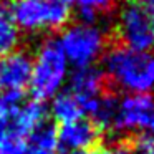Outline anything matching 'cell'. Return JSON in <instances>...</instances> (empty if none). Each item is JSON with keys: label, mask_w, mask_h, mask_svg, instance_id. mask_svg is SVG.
<instances>
[{"label": "cell", "mask_w": 154, "mask_h": 154, "mask_svg": "<svg viewBox=\"0 0 154 154\" xmlns=\"http://www.w3.org/2000/svg\"><path fill=\"white\" fill-rule=\"evenodd\" d=\"M103 75L114 88L128 94L154 91V51L113 47L103 55Z\"/></svg>", "instance_id": "cell-1"}, {"label": "cell", "mask_w": 154, "mask_h": 154, "mask_svg": "<svg viewBox=\"0 0 154 154\" xmlns=\"http://www.w3.org/2000/svg\"><path fill=\"white\" fill-rule=\"evenodd\" d=\"M70 63L66 61L60 45L53 38H47L37 48L35 57H32V76L30 93L40 103L53 100L68 80Z\"/></svg>", "instance_id": "cell-2"}, {"label": "cell", "mask_w": 154, "mask_h": 154, "mask_svg": "<svg viewBox=\"0 0 154 154\" xmlns=\"http://www.w3.org/2000/svg\"><path fill=\"white\" fill-rule=\"evenodd\" d=\"M57 42L68 63L76 68H85L93 66V63L106 53L108 37L101 25L76 22L68 25Z\"/></svg>", "instance_id": "cell-3"}, {"label": "cell", "mask_w": 154, "mask_h": 154, "mask_svg": "<svg viewBox=\"0 0 154 154\" xmlns=\"http://www.w3.org/2000/svg\"><path fill=\"white\" fill-rule=\"evenodd\" d=\"M7 4L15 27L28 33L60 30L71 17L70 5L53 4L48 0H10Z\"/></svg>", "instance_id": "cell-4"}, {"label": "cell", "mask_w": 154, "mask_h": 154, "mask_svg": "<svg viewBox=\"0 0 154 154\" xmlns=\"http://www.w3.org/2000/svg\"><path fill=\"white\" fill-rule=\"evenodd\" d=\"M116 35L121 47L136 51H152L154 27L147 14L134 0L121 5L116 18Z\"/></svg>", "instance_id": "cell-5"}, {"label": "cell", "mask_w": 154, "mask_h": 154, "mask_svg": "<svg viewBox=\"0 0 154 154\" xmlns=\"http://www.w3.org/2000/svg\"><path fill=\"white\" fill-rule=\"evenodd\" d=\"M113 131H133L154 136V96L126 94L118 101Z\"/></svg>", "instance_id": "cell-6"}, {"label": "cell", "mask_w": 154, "mask_h": 154, "mask_svg": "<svg viewBox=\"0 0 154 154\" xmlns=\"http://www.w3.org/2000/svg\"><path fill=\"white\" fill-rule=\"evenodd\" d=\"M32 76V55L23 50H14L0 58V91L17 93L23 91L30 85Z\"/></svg>", "instance_id": "cell-7"}, {"label": "cell", "mask_w": 154, "mask_h": 154, "mask_svg": "<svg viewBox=\"0 0 154 154\" xmlns=\"http://www.w3.org/2000/svg\"><path fill=\"white\" fill-rule=\"evenodd\" d=\"M101 131L91 123L90 119H76L71 123L61 124L57 129L58 146L63 151H80V149H93V146L100 139Z\"/></svg>", "instance_id": "cell-8"}, {"label": "cell", "mask_w": 154, "mask_h": 154, "mask_svg": "<svg viewBox=\"0 0 154 154\" xmlns=\"http://www.w3.org/2000/svg\"><path fill=\"white\" fill-rule=\"evenodd\" d=\"M47 106L37 100L23 101L10 121V129L23 137H30L40 126L47 123Z\"/></svg>", "instance_id": "cell-9"}, {"label": "cell", "mask_w": 154, "mask_h": 154, "mask_svg": "<svg viewBox=\"0 0 154 154\" xmlns=\"http://www.w3.org/2000/svg\"><path fill=\"white\" fill-rule=\"evenodd\" d=\"M104 81L106 80H104L103 71L98 70V68H76L70 80V91L81 100H91V98L103 94Z\"/></svg>", "instance_id": "cell-10"}, {"label": "cell", "mask_w": 154, "mask_h": 154, "mask_svg": "<svg viewBox=\"0 0 154 154\" xmlns=\"http://www.w3.org/2000/svg\"><path fill=\"white\" fill-rule=\"evenodd\" d=\"M50 113L58 123L66 124L71 121L81 119L85 116L83 109V101L73 94L70 90L68 91H60L57 96L51 100L50 104Z\"/></svg>", "instance_id": "cell-11"}, {"label": "cell", "mask_w": 154, "mask_h": 154, "mask_svg": "<svg viewBox=\"0 0 154 154\" xmlns=\"http://www.w3.org/2000/svg\"><path fill=\"white\" fill-rule=\"evenodd\" d=\"M18 43H20V30L10 18L8 4L0 2V58L17 50Z\"/></svg>", "instance_id": "cell-12"}, {"label": "cell", "mask_w": 154, "mask_h": 154, "mask_svg": "<svg viewBox=\"0 0 154 154\" xmlns=\"http://www.w3.org/2000/svg\"><path fill=\"white\" fill-rule=\"evenodd\" d=\"M27 137L14 133L12 129L0 136V154H27Z\"/></svg>", "instance_id": "cell-13"}, {"label": "cell", "mask_w": 154, "mask_h": 154, "mask_svg": "<svg viewBox=\"0 0 154 154\" xmlns=\"http://www.w3.org/2000/svg\"><path fill=\"white\" fill-rule=\"evenodd\" d=\"M118 2L119 0H71V4L76 5L78 10L93 12L98 17L104 12H109L113 7H116Z\"/></svg>", "instance_id": "cell-14"}, {"label": "cell", "mask_w": 154, "mask_h": 154, "mask_svg": "<svg viewBox=\"0 0 154 154\" xmlns=\"http://www.w3.org/2000/svg\"><path fill=\"white\" fill-rule=\"evenodd\" d=\"M133 154H154V136H141L134 143Z\"/></svg>", "instance_id": "cell-15"}, {"label": "cell", "mask_w": 154, "mask_h": 154, "mask_svg": "<svg viewBox=\"0 0 154 154\" xmlns=\"http://www.w3.org/2000/svg\"><path fill=\"white\" fill-rule=\"evenodd\" d=\"M104 154H133V147L128 146L126 143H116V144H111Z\"/></svg>", "instance_id": "cell-16"}, {"label": "cell", "mask_w": 154, "mask_h": 154, "mask_svg": "<svg viewBox=\"0 0 154 154\" xmlns=\"http://www.w3.org/2000/svg\"><path fill=\"white\" fill-rule=\"evenodd\" d=\"M134 2L137 5H141V8L147 14V17H149L151 23L154 27V0H134Z\"/></svg>", "instance_id": "cell-17"}, {"label": "cell", "mask_w": 154, "mask_h": 154, "mask_svg": "<svg viewBox=\"0 0 154 154\" xmlns=\"http://www.w3.org/2000/svg\"><path fill=\"white\" fill-rule=\"evenodd\" d=\"M55 152H57V149H53V147H47V146H40V144L28 143L27 154H55Z\"/></svg>", "instance_id": "cell-18"}, {"label": "cell", "mask_w": 154, "mask_h": 154, "mask_svg": "<svg viewBox=\"0 0 154 154\" xmlns=\"http://www.w3.org/2000/svg\"><path fill=\"white\" fill-rule=\"evenodd\" d=\"M61 154H98L94 149H80V151H63Z\"/></svg>", "instance_id": "cell-19"}, {"label": "cell", "mask_w": 154, "mask_h": 154, "mask_svg": "<svg viewBox=\"0 0 154 154\" xmlns=\"http://www.w3.org/2000/svg\"><path fill=\"white\" fill-rule=\"evenodd\" d=\"M48 2H53V4H60V5H70V7H71V0H48Z\"/></svg>", "instance_id": "cell-20"}]
</instances>
